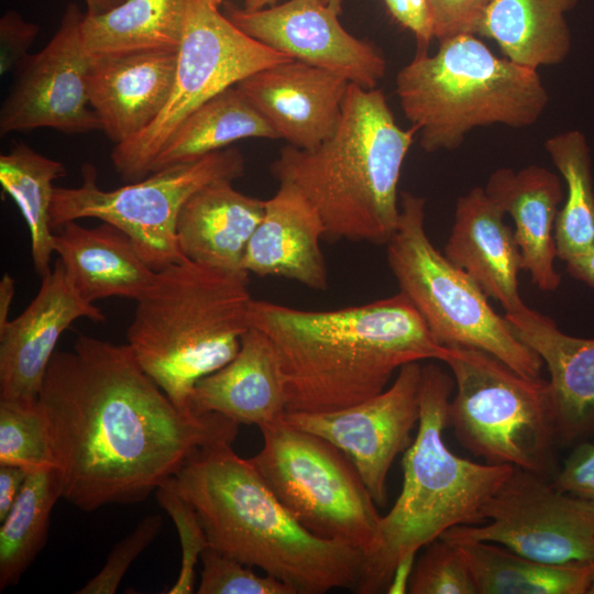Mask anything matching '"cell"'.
Segmentation results:
<instances>
[{
	"label": "cell",
	"instance_id": "3",
	"mask_svg": "<svg viewBox=\"0 0 594 594\" xmlns=\"http://www.w3.org/2000/svg\"><path fill=\"white\" fill-rule=\"evenodd\" d=\"M231 446L196 450L169 480L195 508L209 546L262 569L295 594L355 591L362 550L309 532Z\"/></svg>",
	"mask_w": 594,
	"mask_h": 594
},
{
	"label": "cell",
	"instance_id": "39",
	"mask_svg": "<svg viewBox=\"0 0 594 594\" xmlns=\"http://www.w3.org/2000/svg\"><path fill=\"white\" fill-rule=\"evenodd\" d=\"M492 0H427L435 38L442 41L458 34H477Z\"/></svg>",
	"mask_w": 594,
	"mask_h": 594
},
{
	"label": "cell",
	"instance_id": "48",
	"mask_svg": "<svg viewBox=\"0 0 594 594\" xmlns=\"http://www.w3.org/2000/svg\"><path fill=\"white\" fill-rule=\"evenodd\" d=\"M323 4L330 7L332 10H334L337 13H341L342 11V0H320Z\"/></svg>",
	"mask_w": 594,
	"mask_h": 594
},
{
	"label": "cell",
	"instance_id": "41",
	"mask_svg": "<svg viewBox=\"0 0 594 594\" xmlns=\"http://www.w3.org/2000/svg\"><path fill=\"white\" fill-rule=\"evenodd\" d=\"M40 29L26 22L14 11L7 12L0 20V74L14 69L29 54Z\"/></svg>",
	"mask_w": 594,
	"mask_h": 594
},
{
	"label": "cell",
	"instance_id": "50",
	"mask_svg": "<svg viewBox=\"0 0 594 594\" xmlns=\"http://www.w3.org/2000/svg\"><path fill=\"white\" fill-rule=\"evenodd\" d=\"M588 594H594V583H593V585H592V587H591Z\"/></svg>",
	"mask_w": 594,
	"mask_h": 594
},
{
	"label": "cell",
	"instance_id": "21",
	"mask_svg": "<svg viewBox=\"0 0 594 594\" xmlns=\"http://www.w3.org/2000/svg\"><path fill=\"white\" fill-rule=\"evenodd\" d=\"M505 216L484 188H472L457 200L443 253L497 300L505 314H513L526 306L518 285L524 261Z\"/></svg>",
	"mask_w": 594,
	"mask_h": 594
},
{
	"label": "cell",
	"instance_id": "4",
	"mask_svg": "<svg viewBox=\"0 0 594 594\" xmlns=\"http://www.w3.org/2000/svg\"><path fill=\"white\" fill-rule=\"evenodd\" d=\"M417 129H402L382 90L349 82L331 136L311 150L284 146L271 164L297 188L332 239L386 244L400 216L398 182Z\"/></svg>",
	"mask_w": 594,
	"mask_h": 594
},
{
	"label": "cell",
	"instance_id": "47",
	"mask_svg": "<svg viewBox=\"0 0 594 594\" xmlns=\"http://www.w3.org/2000/svg\"><path fill=\"white\" fill-rule=\"evenodd\" d=\"M276 1L277 0H245L243 9L248 11H256L264 9L266 6H275Z\"/></svg>",
	"mask_w": 594,
	"mask_h": 594
},
{
	"label": "cell",
	"instance_id": "20",
	"mask_svg": "<svg viewBox=\"0 0 594 594\" xmlns=\"http://www.w3.org/2000/svg\"><path fill=\"white\" fill-rule=\"evenodd\" d=\"M504 316L547 366L560 446L594 436V339L569 336L550 317L527 306Z\"/></svg>",
	"mask_w": 594,
	"mask_h": 594
},
{
	"label": "cell",
	"instance_id": "2",
	"mask_svg": "<svg viewBox=\"0 0 594 594\" xmlns=\"http://www.w3.org/2000/svg\"><path fill=\"white\" fill-rule=\"evenodd\" d=\"M251 327L277 353L287 411L323 413L374 397L393 373L448 349L403 294L334 310H301L253 300Z\"/></svg>",
	"mask_w": 594,
	"mask_h": 594
},
{
	"label": "cell",
	"instance_id": "22",
	"mask_svg": "<svg viewBox=\"0 0 594 594\" xmlns=\"http://www.w3.org/2000/svg\"><path fill=\"white\" fill-rule=\"evenodd\" d=\"M194 415L220 414L258 428L283 418L287 394L280 363L268 337L251 327L235 356L197 382L190 396Z\"/></svg>",
	"mask_w": 594,
	"mask_h": 594
},
{
	"label": "cell",
	"instance_id": "19",
	"mask_svg": "<svg viewBox=\"0 0 594 594\" xmlns=\"http://www.w3.org/2000/svg\"><path fill=\"white\" fill-rule=\"evenodd\" d=\"M177 52L90 56L89 102L101 130L116 145L141 133L165 107L175 78Z\"/></svg>",
	"mask_w": 594,
	"mask_h": 594
},
{
	"label": "cell",
	"instance_id": "10",
	"mask_svg": "<svg viewBox=\"0 0 594 594\" xmlns=\"http://www.w3.org/2000/svg\"><path fill=\"white\" fill-rule=\"evenodd\" d=\"M260 429L263 448L249 460L289 514L318 538L363 550L382 516L353 462L284 418Z\"/></svg>",
	"mask_w": 594,
	"mask_h": 594
},
{
	"label": "cell",
	"instance_id": "32",
	"mask_svg": "<svg viewBox=\"0 0 594 594\" xmlns=\"http://www.w3.org/2000/svg\"><path fill=\"white\" fill-rule=\"evenodd\" d=\"M57 468L29 472L23 487L0 527V590L15 585L44 547L50 516L62 498Z\"/></svg>",
	"mask_w": 594,
	"mask_h": 594
},
{
	"label": "cell",
	"instance_id": "33",
	"mask_svg": "<svg viewBox=\"0 0 594 594\" xmlns=\"http://www.w3.org/2000/svg\"><path fill=\"white\" fill-rule=\"evenodd\" d=\"M544 148L566 185L554 238L562 261L594 250V188L591 151L585 135L570 130L550 136Z\"/></svg>",
	"mask_w": 594,
	"mask_h": 594
},
{
	"label": "cell",
	"instance_id": "5",
	"mask_svg": "<svg viewBox=\"0 0 594 594\" xmlns=\"http://www.w3.org/2000/svg\"><path fill=\"white\" fill-rule=\"evenodd\" d=\"M454 380L436 364L422 366L418 430L403 457V487L362 550L355 592H386L397 570L448 529L482 521L481 509L513 472L508 464L476 463L443 440Z\"/></svg>",
	"mask_w": 594,
	"mask_h": 594
},
{
	"label": "cell",
	"instance_id": "1",
	"mask_svg": "<svg viewBox=\"0 0 594 594\" xmlns=\"http://www.w3.org/2000/svg\"><path fill=\"white\" fill-rule=\"evenodd\" d=\"M38 403L62 498L84 512L145 499L196 450L232 444L239 428L220 414L184 415L128 344L89 336L54 353Z\"/></svg>",
	"mask_w": 594,
	"mask_h": 594
},
{
	"label": "cell",
	"instance_id": "16",
	"mask_svg": "<svg viewBox=\"0 0 594 594\" xmlns=\"http://www.w3.org/2000/svg\"><path fill=\"white\" fill-rule=\"evenodd\" d=\"M226 16L264 45L363 88H376L385 76L382 53L350 34L340 23L339 13L320 0H289L256 11L229 4Z\"/></svg>",
	"mask_w": 594,
	"mask_h": 594
},
{
	"label": "cell",
	"instance_id": "31",
	"mask_svg": "<svg viewBox=\"0 0 594 594\" xmlns=\"http://www.w3.org/2000/svg\"><path fill=\"white\" fill-rule=\"evenodd\" d=\"M66 175L64 165L46 157L23 142L0 156V184L19 207L31 239L35 271L42 277L52 270L54 253L51 226L53 182Z\"/></svg>",
	"mask_w": 594,
	"mask_h": 594
},
{
	"label": "cell",
	"instance_id": "9",
	"mask_svg": "<svg viewBox=\"0 0 594 594\" xmlns=\"http://www.w3.org/2000/svg\"><path fill=\"white\" fill-rule=\"evenodd\" d=\"M400 197L399 222L386 243L387 262L399 292L437 341L485 351L524 376L540 377L543 363L539 355L492 308L479 284L430 241L425 229V198L407 191Z\"/></svg>",
	"mask_w": 594,
	"mask_h": 594
},
{
	"label": "cell",
	"instance_id": "30",
	"mask_svg": "<svg viewBox=\"0 0 594 594\" xmlns=\"http://www.w3.org/2000/svg\"><path fill=\"white\" fill-rule=\"evenodd\" d=\"M278 139L248 97L232 86L193 111L155 157L152 172L194 161L242 139Z\"/></svg>",
	"mask_w": 594,
	"mask_h": 594
},
{
	"label": "cell",
	"instance_id": "26",
	"mask_svg": "<svg viewBox=\"0 0 594 594\" xmlns=\"http://www.w3.org/2000/svg\"><path fill=\"white\" fill-rule=\"evenodd\" d=\"M58 229L53 238L54 252L87 301L114 296L136 301L152 286L156 271L117 227L103 222L86 228L69 221Z\"/></svg>",
	"mask_w": 594,
	"mask_h": 594
},
{
	"label": "cell",
	"instance_id": "15",
	"mask_svg": "<svg viewBox=\"0 0 594 594\" xmlns=\"http://www.w3.org/2000/svg\"><path fill=\"white\" fill-rule=\"evenodd\" d=\"M421 376L422 366L411 362L374 397L331 411H286L283 418L340 449L358 469L376 505L383 506L388 471L410 446L411 431L419 421Z\"/></svg>",
	"mask_w": 594,
	"mask_h": 594
},
{
	"label": "cell",
	"instance_id": "28",
	"mask_svg": "<svg viewBox=\"0 0 594 594\" xmlns=\"http://www.w3.org/2000/svg\"><path fill=\"white\" fill-rule=\"evenodd\" d=\"M457 544L479 594H588L594 560L547 563L493 542Z\"/></svg>",
	"mask_w": 594,
	"mask_h": 594
},
{
	"label": "cell",
	"instance_id": "14",
	"mask_svg": "<svg viewBox=\"0 0 594 594\" xmlns=\"http://www.w3.org/2000/svg\"><path fill=\"white\" fill-rule=\"evenodd\" d=\"M82 14L69 3L45 47L16 65L0 109L1 136L38 128L65 133L101 130L87 90L90 56L81 41Z\"/></svg>",
	"mask_w": 594,
	"mask_h": 594
},
{
	"label": "cell",
	"instance_id": "8",
	"mask_svg": "<svg viewBox=\"0 0 594 594\" xmlns=\"http://www.w3.org/2000/svg\"><path fill=\"white\" fill-rule=\"evenodd\" d=\"M457 393L449 425L458 441L486 463L508 464L552 481L561 448L548 381L524 376L492 354L447 346Z\"/></svg>",
	"mask_w": 594,
	"mask_h": 594
},
{
	"label": "cell",
	"instance_id": "24",
	"mask_svg": "<svg viewBox=\"0 0 594 594\" xmlns=\"http://www.w3.org/2000/svg\"><path fill=\"white\" fill-rule=\"evenodd\" d=\"M484 189L512 217L524 270L531 282L540 290H556L561 283L554 266V224L563 198L559 176L539 165L519 170L502 167L490 175Z\"/></svg>",
	"mask_w": 594,
	"mask_h": 594
},
{
	"label": "cell",
	"instance_id": "37",
	"mask_svg": "<svg viewBox=\"0 0 594 594\" xmlns=\"http://www.w3.org/2000/svg\"><path fill=\"white\" fill-rule=\"evenodd\" d=\"M169 480L155 491L158 504L176 526L182 548L179 574L167 593L190 594L196 563L209 547V541L195 508L173 487Z\"/></svg>",
	"mask_w": 594,
	"mask_h": 594
},
{
	"label": "cell",
	"instance_id": "29",
	"mask_svg": "<svg viewBox=\"0 0 594 594\" xmlns=\"http://www.w3.org/2000/svg\"><path fill=\"white\" fill-rule=\"evenodd\" d=\"M187 0H125L99 13H84L80 34L89 56L178 51Z\"/></svg>",
	"mask_w": 594,
	"mask_h": 594
},
{
	"label": "cell",
	"instance_id": "7",
	"mask_svg": "<svg viewBox=\"0 0 594 594\" xmlns=\"http://www.w3.org/2000/svg\"><path fill=\"white\" fill-rule=\"evenodd\" d=\"M396 94L427 153L461 146L474 129L535 124L549 95L538 70L496 56L475 34L439 41L418 53L396 77Z\"/></svg>",
	"mask_w": 594,
	"mask_h": 594
},
{
	"label": "cell",
	"instance_id": "36",
	"mask_svg": "<svg viewBox=\"0 0 594 594\" xmlns=\"http://www.w3.org/2000/svg\"><path fill=\"white\" fill-rule=\"evenodd\" d=\"M201 578L198 594H295L272 575H257L251 566L211 546L201 553Z\"/></svg>",
	"mask_w": 594,
	"mask_h": 594
},
{
	"label": "cell",
	"instance_id": "49",
	"mask_svg": "<svg viewBox=\"0 0 594 594\" xmlns=\"http://www.w3.org/2000/svg\"><path fill=\"white\" fill-rule=\"evenodd\" d=\"M213 6L219 7L222 0H209Z\"/></svg>",
	"mask_w": 594,
	"mask_h": 594
},
{
	"label": "cell",
	"instance_id": "13",
	"mask_svg": "<svg viewBox=\"0 0 594 594\" xmlns=\"http://www.w3.org/2000/svg\"><path fill=\"white\" fill-rule=\"evenodd\" d=\"M484 526L460 525L439 538L493 542L547 563L594 560V503L557 490L551 480L514 468L481 509Z\"/></svg>",
	"mask_w": 594,
	"mask_h": 594
},
{
	"label": "cell",
	"instance_id": "34",
	"mask_svg": "<svg viewBox=\"0 0 594 594\" xmlns=\"http://www.w3.org/2000/svg\"><path fill=\"white\" fill-rule=\"evenodd\" d=\"M0 464L16 465L29 472L57 468L38 398H0Z\"/></svg>",
	"mask_w": 594,
	"mask_h": 594
},
{
	"label": "cell",
	"instance_id": "18",
	"mask_svg": "<svg viewBox=\"0 0 594 594\" xmlns=\"http://www.w3.org/2000/svg\"><path fill=\"white\" fill-rule=\"evenodd\" d=\"M349 80L288 61L261 69L235 86L288 145L311 150L334 132Z\"/></svg>",
	"mask_w": 594,
	"mask_h": 594
},
{
	"label": "cell",
	"instance_id": "11",
	"mask_svg": "<svg viewBox=\"0 0 594 594\" xmlns=\"http://www.w3.org/2000/svg\"><path fill=\"white\" fill-rule=\"evenodd\" d=\"M243 172V155L230 147L105 190L97 184L95 166L84 164L80 186L54 188L51 226L54 229L81 218L100 219L124 232L145 262L158 271L183 257L176 227L186 200L204 186L219 179L234 180Z\"/></svg>",
	"mask_w": 594,
	"mask_h": 594
},
{
	"label": "cell",
	"instance_id": "6",
	"mask_svg": "<svg viewBox=\"0 0 594 594\" xmlns=\"http://www.w3.org/2000/svg\"><path fill=\"white\" fill-rule=\"evenodd\" d=\"M253 300L244 270L223 271L183 256L156 271L136 300L127 344L175 407L196 416L189 405L194 387L235 356L251 328Z\"/></svg>",
	"mask_w": 594,
	"mask_h": 594
},
{
	"label": "cell",
	"instance_id": "40",
	"mask_svg": "<svg viewBox=\"0 0 594 594\" xmlns=\"http://www.w3.org/2000/svg\"><path fill=\"white\" fill-rule=\"evenodd\" d=\"M551 482L560 492L594 503V443L574 444Z\"/></svg>",
	"mask_w": 594,
	"mask_h": 594
},
{
	"label": "cell",
	"instance_id": "38",
	"mask_svg": "<svg viewBox=\"0 0 594 594\" xmlns=\"http://www.w3.org/2000/svg\"><path fill=\"white\" fill-rule=\"evenodd\" d=\"M163 520L160 515L144 517L134 530L119 541L102 569L77 594H113L136 557L154 540Z\"/></svg>",
	"mask_w": 594,
	"mask_h": 594
},
{
	"label": "cell",
	"instance_id": "17",
	"mask_svg": "<svg viewBox=\"0 0 594 594\" xmlns=\"http://www.w3.org/2000/svg\"><path fill=\"white\" fill-rule=\"evenodd\" d=\"M79 318L106 316L80 296L57 258L29 306L0 329V398H38L62 333Z\"/></svg>",
	"mask_w": 594,
	"mask_h": 594
},
{
	"label": "cell",
	"instance_id": "27",
	"mask_svg": "<svg viewBox=\"0 0 594 594\" xmlns=\"http://www.w3.org/2000/svg\"><path fill=\"white\" fill-rule=\"evenodd\" d=\"M576 0H492L479 33L509 61L531 69L561 64L571 51L565 14Z\"/></svg>",
	"mask_w": 594,
	"mask_h": 594
},
{
	"label": "cell",
	"instance_id": "44",
	"mask_svg": "<svg viewBox=\"0 0 594 594\" xmlns=\"http://www.w3.org/2000/svg\"><path fill=\"white\" fill-rule=\"evenodd\" d=\"M565 264L569 275L594 287V250L575 255L565 261Z\"/></svg>",
	"mask_w": 594,
	"mask_h": 594
},
{
	"label": "cell",
	"instance_id": "12",
	"mask_svg": "<svg viewBox=\"0 0 594 594\" xmlns=\"http://www.w3.org/2000/svg\"><path fill=\"white\" fill-rule=\"evenodd\" d=\"M292 61L237 28L209 0H187L170 96L158 117L117 144L111 161L129 183L151 174L164 143L202 103L266 67Z\"/></svg>",
	"mask_w": 594,
	"mask_h": 594
},
{
	"label": "cell",
	"instance_id": "35",
	"mask_svg": "<svg viewBox=\"0 0 594 594\" xmlns=\"http://www.w3.org/2000/svg\"><path fill=\"white\" fill-rule=\"evenodd\" d=\"M407 590L410 594H479L460 548L441 538L425 546Z\"/></svg>",
	"mask_w": 594,
	"mask_h": 594
},
{
	"label": "cell",
	"instance_id": "23",
	"mask_svg": "<svg viewBox=\"0 0 594 594\" xmlns=\"http://www.w3.org/2000/svg\"><path fill=\"white\" fill-rule=\"evenodd\" d=\"M323 222L305 196L280 183L265 200L264 216L246 248L242 270L257 276H282L312 289L327 288L320 249Z\"/></svg>",
	"mask_w": 594,
	"mask_h": 594
},
{
	"label": "cell",
	"instance_id": "46",
	"mask_svg": "<svg viewBox=\"0 0 594 594\" xmlns=\"http://www.w3.org/2000/svg\"><path fill=\"white\" fill-rule=\"evenodd\" d=\"M87 6V13L99 14L103 13L113 7L122 3L125 0H84Z\"/></svg>",
	"mask_w": 594,
	"mask_h": 594
},
{
	"label": "cell",
	"instance_id": "43",
	"mask_svg": "<svg viewBox=\"0 0 594 594\" xmlns=\"http://www.w3.org/2000/svg\"><path fill=\"white\" fill-rule=\"evenodd\" d=\"M29 471L10 464H0V522L18 498Z\"/></svg>",
	"mask_w": 594,
	"mask_h": 594
},
{
	"label": "cell",
	"instance_id": "42",
	"mask_svg": "<svg viewBox=\"0 0 594 594\" xmlns=\"http://www.w3.org/2000/svg\"><path fill=\"white\" fill-rule=\"evenodd\" d=\"M392 16L416 38L418 53L427 52L433 35L427 0H383Z\"/></svg>",
	"mask_w": 594,
	"mask_h": 594
},
{
	"label": "cell",
	"instance_id": "25",
	"mask_svg": "<svg viewBox=\"0 0 594 594\" xmlns=\"http://www.w3.org/2000/svg\"><path fill=\"white\" fill-rule=\"evenodd\" d=\"M233 180H215L183 205L176 227L178 249L193 262L241 271L249 242L260 224L265 200L246 196Z\"/></svg>",
	"mask_w": 594,
	"mask_h": 594
},
{
	"label": "cell",
	"instance_id": "45",
	"mask_svg": "<svg viewBox=\"0 0 594 594\" xmlns=\"http://www.w3.org/2000/svg\"><path fill=\"white\" fill-rule=\"evenodd\" d=\"M15 282L9 273H4L0 280V329L9 319V311L14 298Z\"/></svg>",
	"mask_w": 594,
	"mask_h": 594
}]
</instances>
